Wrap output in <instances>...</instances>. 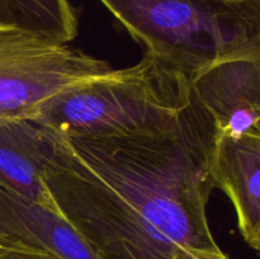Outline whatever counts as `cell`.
I'll list each match as a JSON object with an SVG mask.
<instances>
[{
	"instance_id": "cell-9",
	"label": "cell",
	"mask_w": 260,
	"mask_h": 259,
	"mask_svg": "<svg viewBox=\"0 0 260 259\" xmlns=\"http://www.w3.org/2000/svg\"><path fill=\"white\" fill-rule=\"evenodd\" d=\"M216 188L235 207L238 228L250 248L260 249V135L218 134L213 157Z\"/></svg>"
},
{
	"instance_id": "cell-2",
	"label": "cell",
	"mask_w": 260,
	"mask_h": 259,
	"mask_svg": "<svg viewBox=\"0 0 260 259\" xmlns=\"http://www.w3.org/2000/svg\"><path fill=\"white\" fill-rule=\"evenodd\" d=\"M192 76L144 51L136 65L76 81L41 102L32 121L66 139L160 131L189 103Z\"/></svg>"
},
{
	"instance_id": "cell-4",
	"label": "cell",
	"mask_w": 260,
	"mask_h": 259,
	"mask_svg": "<svg viewBox=\"0 0 260 259\" xmlns=\"http://www.w3.org/2000/svg\"><path fill=\"white\" fill-rule=\"evenodd\" d=\"M43 180L98 259H174L178 246L103 182L58 135Z\"/></svg>"
},
{
	"instance_id": "cell-3",
	"label": "cell",
	"mask_w": 260,
	"mask_h": 259,
	"mask_svg": "<svg viewBox=\"0 0 260 259\" xmlns=\"http://www.w3.org/2000/svg\"><path fill=\"white\" fill-rule=\"evenodd\" d=\"M144 51L194 75L260 56V0H99Z\"/></svg>"
},
{
	"instance_id": "cell-11",
	"label": "cell",
	"mask_w": 260,
	"mask_h": 259,
	"mask_svg": "<svg viewBox=\"0 0 260 259\" xmlns=\"http://www.w3.org/2000/svg\"><path fill=\"white\" fill-rule=\"evenodd\" d=\"M0 259H60L52 254L0 244Z\"/></svg>"
},
{
	"instance_id": "cell-5",
	"label": "cell",
	"mask_w": 260,
	"mask_h": 259,
	"mask_svg": "<svg viewBox=\"0 0 260 259\" xmlns=\"http://www.w3.org/2000/svg\"><path fill=\"white\" fill-rule=\"evenodd\" d=\"M109 70L107 61L68 43L0 28V118L32 119L41 102Z\"/></svg>"
},
{
	"instance_id": "cell-8",
	"label": "cell",
	"mask_w": 260,
	"mask_h": 259,
	"mask_svg": "<svg viewBox=\"0 0 260 259\" xmlns=\"http://www.w3.org/2000/svg\"><path fill=\"white\" fill-rule=\"evenodd\" d=\"M0 244L60 259H98L88 241L60 212L0 188Z\"/></svg>"
},
{
	"instance_id": "cell-7",
	"label": "cell",
	"mask_w": 260,
	"mask_h": 259,
	"mask_svg": "<svg viewBox=\"0 0 260 259\" xmlns=\"http://www.w3.org/2000/svg\"><path fill=\"white\" fill-rule=\"evenodd\" d=\"M58 135L28 118H0V188L58 212L43 180Z\"/></svg>"
},
{
	"instance_id": "cell-12",
	"label": "cell",
	"mask_w": 260,
	"mask_h": 259,
	"mask_svg": "<svg viewBox=\"0 0 260 259\" xmlns=\"http://www.w3.org/2000/svg\"><path fill=\"white\" fill-rule=\"evenodd\" d=\"M174 259H230L222 250L207 251L194 250V249L178 248L175 251Z\"/></svg>"
},
{
	"instance_id": "cell-6",
	"label": "cell",
	"mask_w": 260,
	"mask_h": 259,
	"mask_svg": "<svg viewBox=\"0 0 260 259\" xmlns=\"http://www.w3.org/2000/svg\"><path fill=\"white\" fill-rule=\"evenodd\" d=\"M192 89L218 134L260 135V56L217 61L192 76Z\"/></svg>"
},
{
	"instance_id": "cell-10",
	"label": "cell",
	"mask_w": 260,
	"mask_h": 259,
	"mask_svg": "<svg viewBox=\"0 0 260 259\" xmlns=\"http://www.w3.org/2000/svg\"><path fill=\"white\" fill-rule=\"evenodd\" d=\"M78 13L70 0H0V28L69 43L78 35Z\"/></svg>"
},
{
	"instance_id": "cell-1",
	"label": "cell",
	"mask_w": 260,
	"mask_h": 259,
	"mask_svg": "<svg viewBox=\"0 0 260 259\" xmlns=\"http://www.w3.org/2000/svg\"><path fill=\"white\" fill-rule=\"evenodd\" d=\"M217 137L212 114L192 93L175 121L160 131L63 139L106 184L178 246L218 251L206 215L216 188Z\"/></svg>"
}]
</instances>
